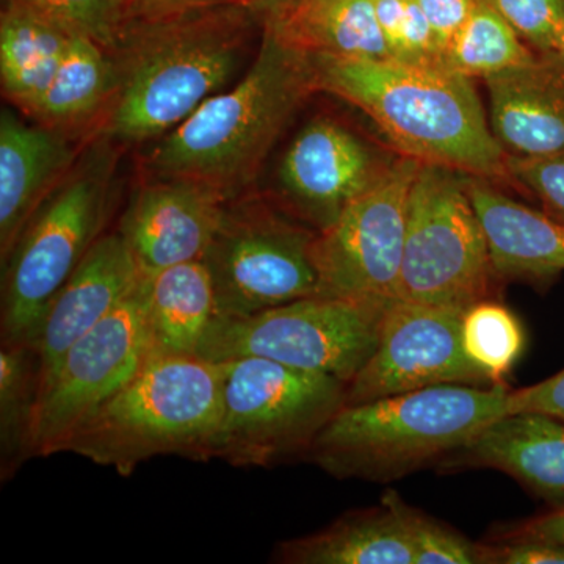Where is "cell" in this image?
<instances>
[{
	"label": "cell",
	"mask_w": 564,
	"mask_h": 564,
	"mask_svg": "<svg viewBox=\"0 0 564 564\" xmlns=\"http://www.w3.org/2000/svg\"><path fill=\"white\" fill-rule=\"evenodd\" d=\"M315 91L361 109L402 155L470 176H507L473 79L441 63L310 55Z\"/></svg>",
	"instance_id": "1"
},
{
	"label": "cell",
	"mask_w": 564,
	"mask_h": 564,
	"mask_svg": "<svg viewBox=\"0 0 564 564\" xmlns=\"http://www.w3.org/2000/svg\"><path fill=\"white\" fill-rule=\"evenodd\" d=\"M248 7L133 17L111 52L117 85L107 132L122 141L165 135L217 95L242 65Z\"/></svg>",
	"instance_id": "2"
},
{
	"label": "cell",
	"mask_w": 564,
	"mask_h": 564,
	"mask_svg": "<svg viewBox=\"0 0 564 564\" xmlns=\"http://www.w3.org/2000/svg\"><path fill=\"white\" fill-rule=\"evenodd\" d=\"M315 91L310 54L267 28L251 68L165 133L148 159L154 177L196 182L226 203L254 181L304 99Z\"/></svg>",
	"instance_id": "3"
},
{
	"label": "cell",
	"mask_w": 564,
	"mask_h": 564,
	"mask_svg": "<svg viewBox=\"0 0 564 564\" xmlns=\"http://www.w3.org/2000/svg\"><path fill=\"white\" fill-rule=\"evenodd\" d=\"M510 391L507 384H445L345 404L303 458L339 480L391 484L436 467L508 414Z\"/></svg>",
	"instance_id": "4"
},
{
	"label": "cell",
	"mask_w": 564,
	"mask_h": 564,
	"mask_svg": "<svg viewBox=\"0 0 564 564\" xmlns=\"http://www.w3.org/2000/svg\"><path fill=\"white\" fill-rule=\"evenodd\" d=\"M223 413L221 362L152 355L120 392L82 423L62 452L122 477L158 456L210 462Z\"/></svg>",
	"instance_id": "5"
},
{
	"label": "cell",
	"mask_w": 564,
	"mask_h": 564,
	"mask_svg": "<svg viewBox=\"0 0 564 564\" xmlns=\"http://www.w3.org/2000/svg\"><path fill=\"white\" fill-rule=\"evenodd\" d=\"M223 413L212 459L272 467L303 458L345 406L347 384L262 358L223 361Z\"/></svg>",
	"instance_id": "6"
},
{
	"label": "cell",
	"mask_w": 564,
	"mask_h": 564,
	"mask_svg": "<svg viewBox=\"0 0 564 564\" xmlns=\"http://www.w3.org/2000/svg\"><path fill=\"white\" fill-rule=\"evenodd\" d=\"M467 176L437 163L419 166L408 202L399 299L462 313L489 299L496 278Z\"/></svg>",
	"instance_id": "7"
},
{
	"label": "cell",
	"mask_w": 564,
	"mask_h": 564,
	"mask_svg": "<svg viewBox=\"0 0 564 564\" xmlns=\"http://www.w3.org/2000/svg\"><path fill=\"white\" fill-rule=\"evenodd\" d=\"M391 303L307 296L248 317H215L198 356L214 362L269 359L348 384L373 355Z\"/></svg>",
	"instance_id": "8"
},
{
	"label": "cell",
	"mask_w": 564,
	"mask_h": 564,
	"mask_svg": "<svg viewBox=\"0 0 564 564\" xmlns=\"http://www.w3.org/2000/svg\"><path fill=\"white\" fill-rule=\"evenodd\" d=\"M109 217V176L88 166L70 174L36 210L2 263L0 337L31 344L63 284L102 236Z\"/></svg>",
	"instance_id": "9"
},
{
	"label": "cell",
	"mask_w": 564,
	"mask_h": 564,
	"mask_svg": "<svg viewBox=\"0 0 564 564\" xmlns=\"http://www.w3.org/2000/svg\"><path fill=\"white\" fill-rule=\"evenodd\" d=\"M315 229L259 202L226 204L203 262L214 282L217 317H248L317 296Z\"/></svg>",
	"instance_id": "10"
},
{
	"label": "cell",
	"mask_w": 564,
	"mask_h": 564,
	"mask_svg": "<svg viewBox=\"0 0 564 564\" xmlns=\"http://www.w3.org/2000/svg\"><path fill=\"white\" fill-rule=\"evenodd\" d=\"M421 163L402 155L332 226L317 232V296L381 304L399 299L408 202Z\"/></svg>",
	"instance_id": "11"
},
{
	"label": "cell",
	"mask_w": 564,
	"mask_h": 564,
	"mask_svg": "<svg viewBox=\"0 0 564 564\" xmlns=\"http://www.w3.org/2000/svg\"><path fill=\"white\" fill-rule=\"evenodd\" d=\"M154 355L148 323V276L66 352L41 393L33 454H61L70 434L120 392Z\"/></svg>",
	"instance_id": "12"
},
{
	"label": "cell",
	"mask_w": 564,
	"mask_h": 564,
	"mask_svg": "<svg viewBox=\"0 0 564 564\" xmlns=\"http://www.w3.org/2000/svg\"><path fill=\"white\" fill-rule=\"evenodd\" d=\"M462 311L397 299L381 323L366 366L347 384L345 404L433 386H494L464 351Z\"/></svg>",
	"instance_id": "13"
},
{
	"label": "cell",
	"mask_w": 564,
	"mask_h": 564,
	"mask_svg": "<svg viewBox=\"0 0 564 564\" xmlns=\"http://www.w3.org/2000/svg\"><path fill=\"white\" fill-rule=\"evenodd\" d=\"M386 169L350 129L317 118L289 144L280 165V184L293 209L321 232L369 191Z\"/></svg>",
	"instance_id": "14"
},
{
	"label": "cell",
	"mask_w": 564,
	"mask_h": 564,
	"mask_svg": "<svg viewBox=\"0 0 564 564\" xmlns=\"http://www.w3.org/2000/svg\"><path fill=\"white\" fill-rule=\"evenodd\" d=\"M226 204L218 193L196 182L155 177L133 193L117 232L141 273H159L203 261Z\"/></svg>",
	"instance_id": "15"
},
{
	"label": "cell",
	"mask_w": 564,
	"mask_h": 564,
	"mask_svg": "<svg viewBox=\"0 0 564 564\" xmlns=\"http://www.w3.org/2000/svg\"><path fill=\"white\" fill-rule=\"evenodd\" d=\"M141 276L120 234H102L52 300L31 343L40 355L41 393L69 348L113 313Z\"/></svg>",
	"instance_id": "16"
},
{
	"label": "cell",
	"mask_w": 564,
	"mask_h": 564,
	"mask_svg": "<svg viewBox=\"0 0 564 564\" xmlns=\"http://www.w3.org/2000/svg\"><path fill=\"white\" fill-rule=\"evenodd\" d=\"M436 469L497 470L538 499L563 507L564 422L540 413L505 414L445 456Z\"/></svg>",
	"instance_id": "17"
},
{
	"label": "cell",
	"mask_w": 564,
	"mask_h": 564,
	"mask_svg": "<svg viewBox=\"0 0 564 564\" xmlns=\"http://www.w3.org/2000/svg\"><path fill=\"white\" fill-rule=\"evenodd\" d=\"M489 124L508 155L541 158L564 151V61L538 54L485 79Z\"/></svg>",
	"instance_id": "18"
},
{
	"label": "cell",
	"mask_w": 564,
	"mask_h": 564,
	"mask_svg": "<svg viewBox=\"0 0 564 564\" xmlns=\"http://www.w3.org/2000/svg\"><path fill=\"white\" fill-rule=\"evenodd\" d=\"M73 147L55 129L31 126L11 110L0 117V256L2 263L36 210L73 165Z\"/></svg>",
	"instance_id": "19"
},
{
	"label": "cell",
	"mask_w": 564,
	"mask_h": 564,
	"mask_svg": "<svg viewBox=\"0 0 564 564\" xmlns=\"http://www.w3.org/2000/svg\"><path fill=\"white\" fill-rule=\"evenodd\" d=\"M484 226L494 278L551 281L564 272V226L543 210L516 202L485 180L467 176Z\"/></svg>",
	"instance_id": "20"
},
{
	"label": "cell",
	"mask_w": 564,
	"mask_h": 564,
	"mask_svg": "<svg viewBox=\"0 0 564 564\" xmlns=\"http://www.w3.org/2000/svg\"><path fill=\"white\" fill-rule=\"evenodd\" d=\"M265 25L310 55L391 58L373 0H285L269 10Z\"/></svg>",
	"instance_id": "21"
},
{
	"label": "cell",
	"mask_w": 564,
	"mask_h": 564,
	"mask_svg": "<svg viewBox=\"0 0 564 564\" xmlns=\"http://www.w3.org/2000/svg\"><path fill=\"white\" fill-rule=\"evenodd\" d=\"M273 556L284 564H414L402 519L383 499L378 507L340 516L318 532L284 541Z\"/></svg>",
	"instance_id": "22"
},
{
	"label": "cell",
	"mask_w": 564,
	"mask_h": 564,
	"mask_svg": "<svg viewBox=\"0 0 564 564\" xmlns=\"http://www.w3.org/2000/svg\"><path fill=\"white\" fill-rule=\"evenodd\" d=\"M74 35L43 14L7 0L0 18V77L6 98L31 113L50 88Z\"/></svg>",
	"instance_id": "23"
},
{
	"label": "cell",
	"mask_w": 564,
	"mask_h": 564,
	"mask_svg": "<svg viewBox=\"0 0 564 564\" xmlns=\"http://www.w3.org/2000/svg\"><path fill=\"white\" fill-rule=\"evenodd\" d=\"M147 276L154 355L198 356L204 334L217 317L214 282L206 263H180Z\"/></svg>",
	"instance_id": "24"
},
{
	"label": "cell",
	"mask_w": 564,
	"mask_h": 564,
	"mask_svg": "<svg viewBox=\"0 0 564 564\" xmlns=\"http://www.w3.org/2000/svg\"><path fill=\"white\" fill-rule=\"evenodd\" d=\"M115 85L110 52L88 36L74 35L50 88L29 115L57 131L96 113L113 96Z\"/></svg>",
	"instance_id": "25"
},
{
	"label": "cell",
	"mask_w": 564,
	"mask_h": 564,
	"mask_svg": "<svg viewBox=\"0 0 564 564\" xmlns=\"http://www.w3.org/2000/svg\"><path fill=\"white\" fill-rule=\"evenodd\" d=\"M41 399L40 355L32 344L0 343V480L10 481L35 458Z\"/></svg>",
	"instance_id": "26"
},
{
	"label": "cell",
	"mask_w": 564,
	"mask_h": 564,
	"mask_svg": "<svg viewBox=\"0 0 564 564\" xmlns=\"http://www.w3.org/2000/svg\"><path fill=\"white\" fill-rule=\"evenodd\" d=\"M536 55L486 0H478L469 20L444 51L441 63L469 79H488L525 65Z\"/></svg>",
	"instance_id": "27"
},
{
	"label": "cell",
	"mask_w": 564,
	"mask_h": 564,
	"mask_svg": "<svg viewBox=\"0 0 564 564\" xmlns=\"http://www.w3.org/2000/svg\"><path fill=\"white\" fill-rule=\"evenodd\" d=\"M462 334L470 361L492 384H505L525 345L524 329L513 311L496 300H481L464 311Z\"/></svg>",
	"instance_id": "28"
},
{
	"label": "cell",
	"mask_w": 564,
	"mask_h": 564,
	"mask_svg": "<svg viewBox=\"0 0 564 564\" xmlns=\"http://www.w3.org/2000/svg\"><path fill=\"white\" fill-rule=\"evenodd\" d=\"M21 3L76 35L88 36L107 52L117 50L132 20L133 0H9Z\"/></svg>",
	"instance_id": "29"
},
{
	"label": "cell",
	"mask_w": 564,
	"mask_h": 564,
	"mask_svg": "<svg viewBox=\"0 0 564 564\" xmlns=\"http://www.w3.org/2000/svg\"><path fill=\"white\" fill-rule=\"evenodd\" d=\"M383 500L402 519L413 547L414 564H480L478 544L464 534L410 507L395 491L386 492Z\"/></svg>",
	"instance_id": "30"
},
{
	"label": "cell",
	"mask_w": 564,
	"mask_h": 564,
	"mask_svg": "<svg viewBox=\"0 0 564 564\" xmlns=\"http://www.w3.org/2000/svg\"><path fill=\"white\" fill-rule=\"evenodd\" d=\"M536 54H555L564 0H486Z\"/></svg>",
	"instance_id": "31"
},
{
	"label": "cell",
	"mask_w": 564,
	"mask_h": 564,
	"mask_svg": "<svg viewBox=\"0 0 564 564\" xmlns=\"http://www.w3.org/2000/svg\"><path fill=\"white\" fill-rule=\"evenodd\" d=\"M507 176L532 193L541 210L564 226V151L541 158L507 154Z\"/></svg>",
	"instance_id": "32"
},
{
	"label": "cell",
	"mask_w": 564,
	"mask_h": 564,
	"mask_svg": "<svg viewBox=\"0 0 564 564\" xmlns=\"http://www.w3.org/2000/svg\"><path fill=\"white\" fill-rule=\"evenodd\" d=\"M480 564H564V544L544 540H496L478 543Z\"/></svg>",
	"instance_id": "33"
},
{
	"label": "cell",
	"mask_w": 564,
	"mask_h": 564,
	"mask_svg": "<svg viewBox=\"0 0 564 564\" xmlns=\"http://www.w3.org/2000/svg\"><path fill=\"white\" fill-rule=\"evenodd\" d=\"M511 413H540L564 422V369L540 383L511 389L508 414Z\"/></svg>",
	"instance_id": "34"
},
{
	"label": "cell",
	"mask_w": 564,
	"mask_h": 564,
	"mask_svg": "<svg viewBox=\"0 0 564 564\" xmlns=\"http://www.w3.org/2000/svg\"><path fill=\"white\" fill-rule=\"evenodd\" d=\"M414 2L421 7L432 25L434 40L443 57L448 44L474 13L478 0H414Z\"/></svg>",
	"instance_id": "35"
},
{
	"label": "cell",
	"mask_w": 564,
	"mask_h": 564,
	"mask_svg": "<svg viewBox=\"0 0 564 564\" xmlns=\"http://www.w3.org/2000/svg\"><path fill=\"white\" fill-rule=\"evenodd\" d=\"M496 540H544L552 543L564 544V505L552 508L547 513L533 516L525 521L518 522L499 533L491 534Z\"/></svg>",
	"instance_id": "36"
},
{
	"label": "cell",
	"mask_w": 564,
	"mask_h": 564,
	"mask_svg": "<svg viewBox=\"0 0 564 564\" xmlns=\"http://www.w3.org/2000/svg\"><path fill=\"white\" fill-rule=\"evenodd\" d=\"M406 3L408 0H373L378 25L388 43L391 58H395L399 54Z\"/></svg>",
	"instance_id": "37"
},
{
	"label": "cell",
	"mask_w": 564,
	"mask_h": 564,
	"mask_svg": "<svg viewBox=\"0 0 564 564\" xmlns=\"http://www.w3.org/2000/svg\"><path fill=\"white\" fill-rule=\"evenodd\" d=\"M237 0H133V17H159V14L176 13L202 7L234 3Z\"/></svg>",
	"instance_id": "38"
},
{
	"label": "cell",
	"mask_w": 564,
	"mask_h": 564,
	"mask_svg": "<svg viewBox=\"0 0 564 564\" xmlns=\"http://www.w3.org/2000/svg\"><path fill=\"white\" fill-rule=\"evenodd\" d=\"M237 2L242 3V6L248 7V9L269 11L284 3L285 0H237Z\"/></svg>",
	"instance_id": "39"
},
{
	"label": "cell",
	"mask_w": 564,
	"mask_h": 564,
	"mask_svg": "<svg viewBox=\"0 0 564 564\" xmlns=\"http://www.w3.org/2000/svg\"><path fill=\"white\" fill-rule=\"evenodd\" d=\"M555 54L564 61V22L562 29H560L558 39H556Z\"/></svg>",
	"instance_id": "40"
}]
</instances>
